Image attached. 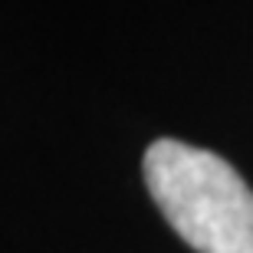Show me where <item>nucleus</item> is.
<instances>
[{
  "instance_id": "f257e3e1",
  "label": "nucleus",
  "mask_w": 253,
  "mask_h": 253,
  "mask_svg": "<svg viewBox=\"0 0 253 253\" xmlns=\"http://www.w3.org/2000/svg\"><path fill=\"white\" fill-rule=\"evenodd\" d=\"M145 181L197 253H253V191L220 155L158 138L145 151Z\"/></svg>"
}]
</instances>
